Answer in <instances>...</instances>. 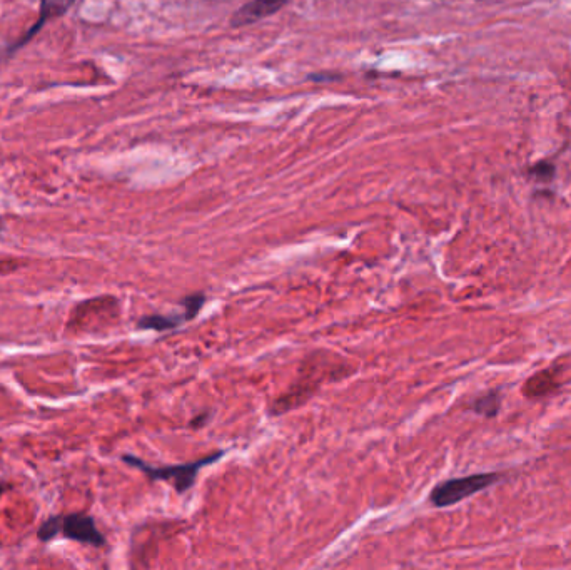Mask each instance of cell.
Here are the masks:
<instances>
[{"instance_id": "30bf717a", "label": "cell", "mask_w": 571, "mask_h": 570, "mask_svg": "<svg viewBox=\"0 0 571 570\" xmlns=\"http://www.w3.org/2000/svg\"><path fill=\"white\" fill-rule=\"evenodd\" d=\"M480 2H500V0H480Z\"/></svg>"}, {"instance_id": "277c9868", "label": "cell", "mask_w": 571, "mask_h": 570, "mask_svg": "<svg viewBox=\"0 0 571 570\" xmlns=\"http://www.w3.org/2000/svg\"><path fill=\"white\" fill-rule=\"evenodd\" d=\"M291 0H251L246 6L239 7L231 17V27L249 26L254 22L263 21L266 17L273 16L276 12L281 11L284 6H288Z\"/></svg>"}, {"instance_id": "ba28073f", "label": "cell", "mask_w": 571, "mask_h": 570, "mask_svg": "<svg viewBox=\"0 0 571 570\" xmlns=\"http://www.w3.org/2000/svg\"><path fill=\"white\" fill-rule=\"evenodd\" d=\"M206 300H208V296L204 295V293H193V295L186 296L181 301L187 320H194L199 315V311L203 310V306L206 305Z\"/></svg>"}, {"instance_id": "52a82bcc", "label": "cell", "mask_w": 571, "mask_h": 570, "mask_svg": "<svg viewBox=\"0 0 571 570\" xmlns=\"http://www.w3.org/2000/svg\"><path fill=\"white\" fill-rule=\"evenodd\" d=\"M473 412L485 415V417H495L500 410V395L498 393H486L483 397L476 398L473 403Z\"/></svg>"}, {"instance_id": "8992f818", "label": "cell", "mask_w": 571, "mask_h": 570, "mask_svg": "<svg viewBox=\"0 0 571 570\" xmlns=\"http://www.w3.org/2000/svg\"><path fill=\"white\" fill-rule=\"evenodd\" d=\"M74 2H76V0H42L41 19H39L36 26L32 27V31L27 34L26 39H31V37L44 26V22L49 21V19L64 16V14L71 9ZM26 39H24V41H26Z\"/></svg>"}, {"instance_id": "6da1fadb", "label": "cell", "mask_w": 571, "mask_h": 570, "mask_svg": "<svg viewBox=\"0 0 571 570\" xmlns=\"http://www.w3.org/2000/svg\"><path fill=\"white\" fill-rule=\"evenodd\" d=\"M224 455H226V450H221V452L211 453L208 457H203V459L196 460V462L181 465H166V467H152L151 464H147V462L137 459V457H132V455H124L122 460H124L127 465L136 467L137 470L144 472L151 480L171 482L177 494L184 495L187 490L196 484L199 472H201L204 467L216 464L218 460L223 459Z\"/></svg>"}, {"instance_id": "7a4b0ae2", "label": "cell", "mask_w": 571, "mask_h": 570, "mask_svg": "<svg viewBox=\"0 0 571 570\" xmlns=\"http://www.w3.org/2000/svg\"><path fill=\"white\" fill-rule=\"evenodd\" d=\"M500 479L496 474H475L461 479H450L436 485L430 495L431 504L438 509H445L451 505L460 504L461 500L468 499L471 495L478 494L481 490L488 489Z\"/></svg>"}, {"instance_id": "5b68a950", "label": "cell", "mask_w": 571, "mask_h": 570, "mask_svg": "<svg viewBox=\"0 0 571 570\" xmlns=\"http://www.w3.org/2000/svg\"><path fill=\"white\" fill-rule=\"evenodd\" d=\"M186 321L189 320H187L184 311L182 313H174V315H146L137 321V328L162 333V331L176 330L177 326L184 325Z\"/></svg>"}, {"instance_id": "9c48e42d", "label": "cell", "mask_w": 571, "mask_h": 570, "mask_svg": "<svg viewBox=\"0 0 571 570\" xmlns=\"http://www.w3.org/2000/svg\"><path fill=\"white\" fill-rule=\"evenodd\" d=\"M209 420V413H201V417L194 418L193 422H191V427L198 428L203 427L204 422H208Z\"/></svg>"}, {"instance_id": "3957f363", "label": "cell", "mask_w": 571, "mask_h": 570, "mask_svg": "<svg viewBox=\"0 0 571 570\" xmlns=\"http://www.w3.org/2000/svg\"><path fill=\"white\" fill-rule=\"evenodd\" d=\"M61 534L66 535L67 539L94 547L106 545V539L97 529L96 520L91 515L69 514L61 517Z\"/></svg>"}]
</instances>
